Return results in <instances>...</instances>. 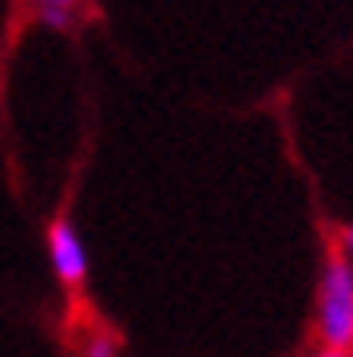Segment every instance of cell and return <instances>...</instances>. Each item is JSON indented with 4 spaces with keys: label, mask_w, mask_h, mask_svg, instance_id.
I'll return each mask as SVG.
<instances>
[{
    "label": "cell",
    "mask_w": 353,
    "mask_h": 357,
    "mask_svg": "<svg viewBox=\"0 0 353 357\" xmlns=\"http://www.w3.org/2000/svg\"><path fill=\"white\" fill-rule=\"evenodd\" d=\"M317 342L322 349H341L353 354V262L341 250L322 262L317 278Z\"/></svg>",
    "instance_id": "6da1fadb"
},
{
    "label": "cell",
    "mask_w": 353,
    "mask_h": 357,
    "mask_svg": "<svg viewBox=\"0 0 353 357\" xmlns=\"http://www.w3.org/2000/svg\"><path fill=\"white\" fill-rule=\"evenodd\" d=\"M48 258H52L56 278H60L68 290H80V286L88 282V246H84L76 222L68 215L48 222Z\"/></svg>",
    "instance_id": "7a4b0ae2"
},
{
    "label": "cell",
    "mask_w": 353,
    "mask_h": 357,
    "mask_svg": "<svg viewBox=\"0 0 353 357\" xmlns=\"http://www.w3.org/2000/svg\"><path fill=\"white\" fill-rule=\"evenodd\" d=\"M36 8V20L44 28H56V32H72L76 28V8L80 0H28Z\"/></svg>",
    "instance_id": "3957f363"
},
{
    "label": "cell",
    "mask_w": 353,
    "mask_h": 357,
    "mask_svg": "<svg viewBox=\"0 0 353 357\" xmlns=\"http://www.w3.org/2000/svg\"><path fill=\"white\" fill-rule=\"evenodd\" d=\"M84 357H119V337L115 333H91L84 342Z\"/></svg>",
    "instance_id": "277c9868"
},
{
    "label": "cell",
    "mask_w": 353,
    "mask_h": 357,
    "mask_svg": "<svg viewBox=\"0 0 353 357\" xmlns=\"http://www.w3.org/2000/svg\"><path fill=\"white\" fill-rule=\"evenodd\" d=\"M338 250L353 262V222H345V227L338 230Z\"/></svg>",
    "instance_id": "5b68a950"
},
{
    "label": "cell",
    "mask_w": 353,
    "mask_h": 357,
    "mask_svg": "<svg viewBox=\"0 0 353 357\" xmlns=\"http://www.w3.org/2000/svg\"><path fill=\"white\" fill-rule=\"evenodd\" d=\"M314 357H353V354H341V349H317Z\"/></svg>",
    "instance_id": "8992f818"
}]
</instances>
